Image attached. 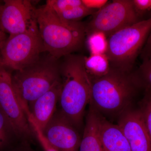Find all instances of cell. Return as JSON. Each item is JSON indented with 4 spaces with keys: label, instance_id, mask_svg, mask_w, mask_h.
<instances>
[{
    "label": "cell",
    "instance_id": "cell-1",
    "mask_svg": "<svg viewBox=\"0 0 151 151\" xmlns=\"http://www.w3.org/2000/svg\"><path fill=\"white\" fill-rule=\"evenodd\" d=\"M84 57L68 55L60 63L59 111L78 130L83 126L85 108L91 100L92 82L85 68Z\"/></svg>",
    "mask_w": 151,
    "mask_h": 151
},
{
    "label": "cell",
    "instance_id": "cell-2",
    "mask_svg": "<svg viewBox=\"0 0 151 151\" xmlns=\"http://www.w3.org/2000/svg\"><path fill=\"white\" fill-rule=\"evenodd\" d=\"M92 82L89 105L102 116L118 117L132 108L141 89L133 72L111 67L109 72Z\"/></svg>",
    "mask_w": 151,
    "mask_h": 151
},
{
    "label": "cell",
    "instance_id": "cell-3",
    "mask_svg": "<svg viewBox=\"0 0 151 151\" xmlns=\"http://www.w3.org/2000/svg\"><path fill=\"white\" fill-rule=\"evenodd\" d=\"M35 18L45 52L55 59L73 54L84 45L85 25L62 19L46 3L35 9Z\"/></svg>",
    "mask_w": 151,
    "mask_h": 151
},
{
    "label": "cell",
    "instance_id": "cell-4",
    "mask_svg": "<svg viewBox=\"0 0 151 151\" xmlns=\"http://www.w3.org/2000/svg\"><path fill=\"white\" fill-rule=\"evenodd\" d=\"M13 84L26 115L30 103L61 80L58 60L47 53L37 61L12 75Z\"/></svg>",
    "mask_w": 151,
    "mask_h": 151
},
{
    "label": "cell",
    "instance_id": "cell-5",
    "mask_svg": "<svg viewBox=\"0 0 151 151\" xmlns=\"http://www.w3.org/2000/svg\"><path fill=\"white\" fill-rule=\"evenodd\" d=\"M151 29V17L124 28L108 38L106 55L111 67L131 70Z\"/></svg>",
    "mask_w": 151,
    "mask_h": 151
},
{
    "label": "cell",
    "instance_id": "cell-6",
    "mask_svg": "<svg viewBox=\"0 0 151 151\" xmlns=\"http://www.w3.org/2000/svg\"><path fill=\"white\" fill-rule=\"evenodd\" d=\"M44 52L35 20L24 32L7 37L1 49L0 67L15 71L22 70L37 61Z\"/></svg>",
    "mask_w": 151,
    "mask_h": 151
},
{
    "label": "cell",
    "instance_id": "cell-7",
    "mask_svg": "<svg viewBox=\"0 0 151 151\" xmlns=\"http://www.w3.org/2000/svg\"><path fill=\"white\" fill-rule=\"evenodd\" d=\"M132 0H114L93 15L85 25L86 35L103 33L107 38L120 30L139 22Z\"/></svg>",
    "mask_w": 151,
    "mask_h": 151
},
{
    "label": "cell",
    "instance_id": "cell-8",
    "mask_svg": "<svg viewBox=\"0 0 151 151\" xmlns=\"http://www.w3.org/2000/svg\"><path fill=\"white\" fill-rule=\"evenodd\" d=\"M12 75L8 70L0 67V111L13 133L26 142L35 134L20 103Z\"/></svg>",
    "mask_w": 151,
    "mask_h": 151
},
{
    "label": "cell",
    "instance_id": "cell-9",
    "mask_svg": "<svg viewBox=\"0 0 151 151\" xmlns=\"http://www.w3.org/2000/svg\"><path fill=\"white\" fill-rule=\"evenodd\" d=\"M35 8L28 0H5L0 3V31L9 35L24 32L35 21Z\"/></svg>",
    "mask_w": 151,
    "mask_h": 151
},
{
    "label": "cell",
    "instance_id": "cell-10",
    "mask_svg": "<svg viewBox=\"0 0 151 151\" xmlns=\"http://www.w3.org/2000/svg\"><path fill=\"white\" fill-rule=\"evenodd\" d=\"M57 110L42 132L50 145L58 151H78L81 139L79 132Z\"/></svg>",
    "mask_w": 151,
    "mask_h": 151
},
{
    "label": "cell",
    "instance_id": "cell-11",
    "mask_svg": "<svg viewBox=\"0 0 151 151\" xmlns=\"http://www.w3.org/2000/svg\"><path fill=\"white\" fill-rule=\"evenodd\" d=\"M118 124L129 145L131 151H151V141L139 110L133 107L121 114Z\"/></svg>",
    "mask_w": 151,
    "mask_h": 151
},
{
    "label": "cell",
    "instance_id": "cell-12",
    "mask_svg": "<svg viewBox=\"0 0 151 151\" xmlns=\"http://www.w3.org/2000/svg\"><path fill=\"white\" fill-rule=\"evenodd\" d=\"M61 87V80L48 91L28 105L27 119H31L42 132L56 111Z\"/></svg>",
    "mask_w": 151,
    "mask_h": 151
},
{
    "label": "cell",
    "instance_id": "cell-13",
    "mask_svg": "<svg viewBox=\"0 0 151 151\" xmlns=\"http://www.w3.org/2000/svg\"><path fill=\"white\" fill-rule=\"evenodd\" d=\"M89 105L78 151H104L100 135V113Z\"/></svg>",
    "mask_w": 151,
    "mask_h": 151
},
{
    "label": "cell",
    "instance_id": "cell-14",
    "mask_svg": "<svg viewBox=\"0 0 151 151\" xmlns=\"http://www.w3.org/2000/svg\"><path fill=\"white\" fill-rule=\"evenodd\" d=\"M100 132L104 151H131L124 133L100 113Z\"/></svg>",
    "mask_w": 151,
    "mask_h": 151
},
{
    "label": "cell",
    "instance_id": "cell-15",
    "mask_svg": "<svg viewBox=\"0 0 151 151\" xmlns=\"http://www.w3.org/2000/svg\"><path fill=\"white\" fill-rule=\"evenodd\" d=\"M46 4L51 7L58 16L68 22H79L97 11L86 7L82 0H48Z\"/></svg>",
    "mask_w": 151,
    "mask_h": 151
},
{
    "label": "cell",
    "instance_id": "cell-16",
    "mask_svg": "<svg viewBox=\"0 0 151 151\" xmlns=\"http://www.w3.org/2000/svg\"><path fill=\"white\" fill-rule=\"evenodd\" d=\"M84 63L91 81L105 75L111 68L106 54L90 55L89 56H85Z\"/></svg>",
    "mask_w": 151,
    "mask_h": 151
},
{
    "label": "cell",
    "instance_id": "cell-17",
    "mask_svg": "<svg viewBox=\"0 0 151 151\" xmlns=\"http://www.w3.org/2000/svg\"><path fill=\"white\" fill-rule=\"evenodd\" d=\"M87 48L90 55L106 54L108 48V38L103 33L94 32L86 35Z\"/></svg>",
    "mask_w": 151,
    "mask_h": 151
},
{
    "label": "cell",
    "instance_id": "cell-18",
    "mask_svg": "<svg viewBox=\"0 0 151 151\" xmlns=\"http://www.w3.org/2000/svg\"><path fill=\"white\" fill-rule=\"evenodd\" d=\"M151 141V91L145 90L138 108Z\"/></svg>",
    "mask_w": 151,
    "mask_h": 151
},
{
    "label": "cell",
    "instance_id": "cell-19",
    "mask_svg": "<svg viewBox=\"0 0 151 151\" xmlns=\"http://www.w3.org/2000/svg\"><path fill=\"white\" fill-rule=\"evenodd\" d=\"M133 73L141 88L151 91V61L142 63L137 70Z\"/></svg>",
    "mask_w": 151,
    "mask_h": 151
},
{
    "label": "cell",
    "instance_id": "cell-20",
    "mask_svg": "<svg viewBox=\"0 0 151 151\" xmlns=\"http://www.w3.org/2000/svg\"><path fill=\"white\" fill-rule=\"evenodd\" d=\"M11 132L13 133L8 122L0 111V149L7 143Z\"/></svg>",
    "mask_w": 151,
    "mask_h": 151
},
{
    "label": "cell",
    "instance_id": "cell-21",
    "mask_svg": "<svg viewBox=\"0 0 151 151\" xmlns=\"http://www.w3.org/2000/svg\"><path fill=\"white\" fill-rule=\"evenodd\" d=\"M142 63L151 61V29L140 53Z\"/></svg>",
    "mask_w": 151,
    "mask_h": 151
},
{
    "label": "cell",
    "instance_id": "cell-22",
    "mask_svg": "<svg viewBox=\"0 0 151 151\" xmlns=\"http://www.w3.org/2000/svg\"><path fill=\"white\" fill-rule=\"evenodd\" d=\"M137 13H141L151 10V0H132Z\"/></svg>",
    "mask_w": 151,
    "mask_h": 151
},
{
    "label": "cell",
    "instance_id": "cell-23",
    "mask_svg": "<svg viewBox=\"0 0 151 151\" xmlns=\"http://www.w3.org/2000/svg\"><path fill=\"white\" fill-rule=\"evenodd\" d=\"M82 3L86 7L95 10L100 9L108 3L107 0H82Z\"/></svg>",
    "mask_w": 151,
    "mask_h": 151
},
{
    "label": "cell",
    "instance_id": "cell-24",
    "mask_svg": "<svg viewBox=\"0 0 151 151\" xmlns=\"http://www.w3.org/2000/svg\"><path fill=\"white\" fill-rule=\"evenodd\" d=\"M7 37L4 33L0 31V57H1V49L4 42Z\"/></svg>",
    "mask_w": 151,
    "mask_h": 151
},
{
    "label": "cell",
    "instance_id": "cell-25",
    "mask_svg": "<svg viewBox=\"0 0 151 151\" xmlns=\"http://www.w3.org/2000/svg\"><path fill=\"white\" fill-rule=\"evenodd\" d=\"M15 151H34L31 150L29 146L27 145L24 146H22L21 147H20L18 149L16 150Z\"/></svg>",
    "mask_w": 151,
    "mask_h": 151
}]
</instances>
